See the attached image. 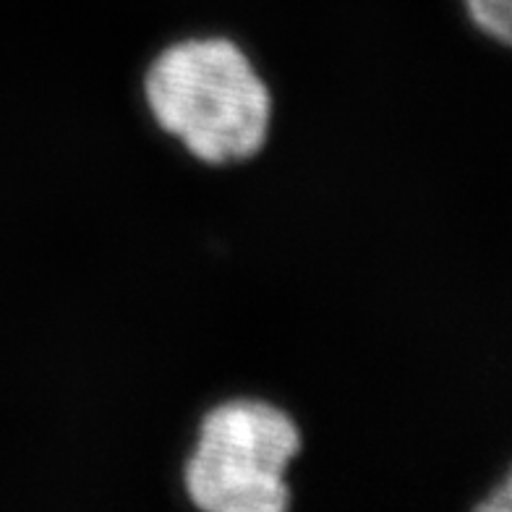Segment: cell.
I'll return each mask as SVG.
<instances>
[{
  "instance_id": "3",
  "label": "cell",
  "mask_w": 512,
  "mask_h": 512,
  "mask_svg": "<svg viewBox=\"0 0 512 512\" xmlns=\"http://www.w3.org/2000/svg\"><path fill=\"white\" fill-rule=\"evenodd\" d=\"M471 19L502 45L512 37V0H465Z\"/></svg>"
},
{
  "instance_id": "1",
  "label": "cell",
  "mask_w": 512,
  "mask_h": 512,
  "mask_svg": "<svg viewBox=\"0 0 512 512\" xmlns=\"http://www.w3.org/2000/svg\"><path fill=\"white\" fill-rule=\"evenodd\" d=\"M144 89L157 123L199 160H243L267 139L270 92L233 42L173 45L149 66Z\"/></svg>"
},
{
  "instance_id": "4",
  "label": "cell",
  "mask_w": 512,
  "mask_h": 512,
  "mask_svg": "<svg viewBox=\"0 0 512 512\" xmlns=\"http://www.w3.org/2000/svg\"><path fill=\"white\" fill-rule=\"evenodd\" d=\"M510 479L502 481V486L497 489L492 499H486L484 505H479V510L484 512H510Z\"/></svg>"
},
{
  "instance_id": "2",
  "label": "cell",
  "mask_w": 512,
  "mask_h": 512,
  "mask_svg": "<svg viewBox=\"0 0 512 512\" xmlns=\"http://www.w3.org/2000/svg\"><path fill=\"white\" fill-rule=\"evenodd\" d=\"M301 447L296 424L280 408L256 400L225 403L202 424L186 489L212 512H277L290 502L285 465Z\"/></svg>"
}]
</instances>
